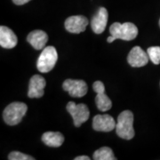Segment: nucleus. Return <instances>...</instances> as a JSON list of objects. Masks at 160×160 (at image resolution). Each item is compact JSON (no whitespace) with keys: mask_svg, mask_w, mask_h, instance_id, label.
Masks as SVG:
<instances>
[{"mask_svg":"<svg viewBox=\"0 0 160 160\" xmlns=\"http://www.w3.org/2000/svg\"><path fill=\"white\" fill-rule=\"evenodd\" d=\"M46 82L43 77L39 75H34L29 80L28 96L29 98H41L45 93V87Z\"/></svg>","mask_w":160,"mask_h":160,"instance_id":"nucleus-11","label":"nucleus"},{"mask_svg":"<svg viewBox=\"0 0 160 160\" xmlns=\"http://www.w3.org/2000/svg\"><path fill=\"white\" fill-rule=\"evenodd\" d=\"M116 122L109 115H96L92 119V128L95 131L110 132L116 129Z\"/></svg>","mask_w":160,"mask_h":160,"instance_id":"nucleus-10","label":"nucleus"},{"mask_svg":"<svg viewBox=\"0 0 160 160\" xmlns=\"http://www.w3.org/2000/svg\"><path fill=\"white\" fill-rule=\"evenodd\" d=\"M75 160H90V158L87 156H79V157H77Z\"/></svg>","mask_w":160,"mask_h":160,"instance_id":"nucleus-20","label":"nucleus"},{"mask_svg":"<svg viewBox=\"0 0 160 160\" xmlns=\"http://www.w3.org/2000/svg\"><path fill=\"white\" fill-rule=\"evenodd\" d=\"M149 59L148 52L146 53L140 46H134L127 56V62L132 67L140 68L148 64Z\"/></svg>","mask_w":160,"mask_h":160,"instance_id":"nucleus-9","label":"nucleus"},{"mask_svg":"<svg viewBox=\"0 0 160 160\" xmlns=\"http://www.w3.org/2000/svg\"><path fill=\"white\" fill-rule=\"evenodd\" d=\"M115 40H116V38H115L114 36H112V35H111L110 37H109V38H108L107 41H108V43H112V42H113V41H115Z\"/></svg>","mask_w":160,"mask_h":160,"instance_id":"nucleus-21","label":"nucleus"},{"mask_svg":"<svg viewBox=\"0 0 160 160\" xmlns=\"http://www.w3.org/2000/svg\"><path fill=\"white\" fill-rule=\"evenodd\" d=\"M18 43L16 35L6 26L0 27V46L6 49L14 48Z\"/></svg>","mask_w":160,"mask_h":160,"instance_id":"nucleus-13","label":"nucleus"},{"mask_svg":"<svg viewBox=\"0 0 160 160\" xmlns=\"http://www.w3.org/2000/svg\"><path fill=\"white\" fill-rule=\"evenodd\" d=\"M94 160H116L117 158L115 157L112 149L109 147H102L101 149H97L93 153Z\"/></svg>","mask_w":160,"mask_h":160,"instance_id":"nucleus-16","label":"nucleus"},{"mask_svg":"<svg viewBox=\"0 0 160 160\" xmlns=\"http://www.w3.org/2000/svg\"><path fill=\"white\" fill-rule=\"evenodd\" d=\"M9 160H34L33 157H30L29 155L23 154L19 151H12L8 156Z\"/></svg>","mask_w":160,"mask_h":160,"instance_id":"nucleus-18","label":"nucleus"},{"mask_svg":"<svg viewBox=\"0 0 160 160\" xmlns=\"http://www.w3.org/2000/svg\"><path fill=\"white\" fill-rule=\"evenodd\" d=\"M28 110V107L23 102H12L6 107L3 112L4 121L9 126L18 125Z\"/></svg>","mask_w":160,"mask_h":160,"instance_id":"nucleus-2","label":"nucleus"},{"mask_svg":"<svg viewBox=\"0 0 160 160\" xmlns=\"http://www.w3.org/2000/svg\"><path fill=\"white\" fill-rule=\"evenodd\" d=\"M58 53L53 46H46L38 59L37 68L42 73H48L57 62Z\"/></svg>","mask_w":160,"mask_h":160,"instance_id":"nucleus-4","label":"nucleus"},{"mask_svg":"<svg viewBox=\"0 0 160 160\" xmlns=\"http://www.w3.org/2000/svg\"><path fill=\"white\" fill-rule=\"evenodd\" d=\"M66 109L70 116L72 117L74 126L76 127H79L82 124L86 123V121L89 119L90 111L87 108V106L84 103L76 104L73 102H69L67 104Z\"/></svg>","mask_w":160,"mask_h":160,"instance_id":"nucleus-5","label":"nucleus"},{"mask_svg":"<svg viewBox=\"0 0 160 160\" xmlns=\"http://www.w3.org/2000/svg\"><path fill=\"white\" fill-rule=\"evenodd\" d=\"M30 0H12V2L17 5V6H22V5H25L27 4L28 2H29Z\"/></svg>","mask_w":160,"mask_h":160,"instance_id":"nucleus-19","label":"nucleus"},{"mask_svg":"<svg viewBox=\"0 0 160 160\" xmlns=\"http://www.w3.org/2000/svg\"><path fill=\"white\" fill-rule=\"evenodd\" d=\"M63 90L69 92L72 97L80 98L85 96L87 92V85L84 80L67 79L63 82Z\"/></svg>","mask_w":160,"mask_h":160,"instance_id":"nucleus-6","label":"nucleus"},{"mask_svg":"<svg viewBox=\"0 0 160 160\" xmlns=\"http://www.w3.org/2000/svg\"><path fill=\"white\" fill-rule=\"evenodd\" d=\"M92 88L96 92L95 103H96L98 109L102 112L109 110L112 107V102H111L110 99L105 93V86L103 85L102 82H101V81L94 82Z\"/></svg>","mask_w":160,"mask_h":160,"instance_id":"nucleus-7","label":"nucleus"},{"mask_svg":"<svg viewBox=\"0 0 160 160\" xmlns=\"http://www.w3.org/2000/svg\"><path fill=\"white\" fill-rule=\"evenodd\" d=\"M109 32L112 36H114L116 39L131 41L137 37L138 29L132 22H115L110 26Z\"/></svg>","mask_w":160,"mask_h":160,"instance_id":"nucleus-3","label":"nucleus"},{"mask_svg":"<svg viewBox=\"0 0 160 160\" xmlns=\"http://www.w3.org/2000/svg\"><path fill=\"white\" fill-rule=\"evenodd\" d=\"M116 132L120 138L125 140H132L134 137L133 114L132 111L125 110L120 113L116 125Z\"/></svg>","mask_w":160,"mask_h":160,"instance_id":"nucleus-1","label":"nucleus"},{"mask_svg":"<svg viewBox=\"0 0 160 160\" xmlns=\"http://www.w3.org/2000/svg\"><path fill=\"white\" fill-rule=\"evenodd\" d=\"M27 41L36 50H42L46 47V43L48 41V36L45 31L36 29L28 35Z\"/></svg>","mask_w":160,"mask_h":160,"instance_id":"nucleus-14","label":"nucleus"},{"mask_svg":"<svg viewBox=\"0 0 160 160\" xmlns=\"http://www.w3.org/2000/svg\"><path fill=\"white\" fill-rule=\"evenodd\" d=\"M147 52L149 54V60L152 62L158 65L160 64V46H151L149 47Z\"/></svg>","mask_w":160,"mask_h":160,"instance_id":"nucleus-17","label":"nucleus"},{"mask_svg":"<svg viewBox=\"0 0 160 160\" xmlns=\"http://www.w3.org/2000/svg\"><path fill=\"white\" fill-rule=\"evenodd\" d=\"M42 142L52 148L61 147L64 142V136L59 132H46L42 135Z\"/></svg>","mask_w":160,"mask_h":160,"instance_id":"nucleus-15","label":"nucleus"},{"mask_svg":"<svg viewBox=\"0 0 160 160\" xmlns=\"http://www.w3.org/2000/svg\"><path fill=\"white\" fill-rule=\"evenodd\" d=\"M108 17L109 13L107 9L104 7H101L91 21L92 29L95 34H102L105 30L108 22Z\"/></svg>","mask_w":160,"mask_h":160,"instance_id":"nucleus-12","label":"nucleus"},{"mask_svg":"<svg viewBox=\"0 0 160 160\" xmlns=\"http://www.w3.org/2000/svg\"><path fill=\"white\" fill-rule=\"evenodd\" d=\"M159 27H160V20H159Z\"/></svg>","mask_w":160,"mask_h":160,"instance_id":"nucleus-22","label":"nucleus"},{"mask_svg":"<svg viewBox=\"0 0 160 160\" xmlns=\"http://www.w3.org/2000/svg\"><path fill=\"white\" fill-rule=\"evenodd\" d=\"M87 18L82 15L70 16L65 21V29L70 33L79 34L86 30L88 25Z\"/></svg>","mask_w":160,"mask_h":160,"instance_id":"nucleus-8","label":"nucleus"}]
</instances>
